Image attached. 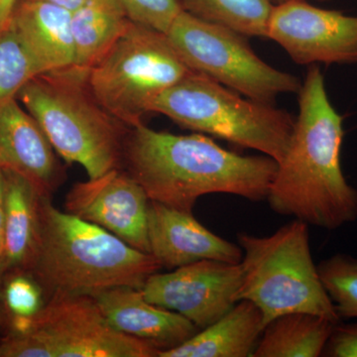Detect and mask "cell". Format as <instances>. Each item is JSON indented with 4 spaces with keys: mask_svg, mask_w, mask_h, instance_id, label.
Listing matches in <instances>:
<instances>
[{
    "mask_svg": "<svg viewBox=\"0 0 357 357\" xmlns=\"http://www.w3.org/2000/svg\"><path fill=\"white\" fill-rule=\"evenodd\" d=\"M243 279L238 300L253 303L265 326L283 314L307 312L340 321L312 259L309 225L295 220L269 236L237 234Z\"/></svg>",
    "mask_w": 357,
    "mask_h": 357,
    "instance_id": "obj_5",
    "label": "cell"
},
{
    "mask_svg": "<svg viewBox=\"0 0 357 357\" xmlns=\"http://www.w3.org/2000/svg\"><path fill=\"white\" fill-rule=\"evenodd\" d=\"M89 70L73 67L39 75L17 93L59 156L81 165L89 178L121 168L129 128L89 89Z\"/></svg>",
    "mask_w": 357,
    "mask_h": 357,
    "instance_id": "obj_4",
    "label": "cell"
},
{
    "mask_svg": "<svg viewBox=\"0 0 357 357\" xmlns=\"http://www.w3.org/2000/svg\"><path fill=\"white\" fill-rule=\"evenodd\" d=\"M318 269L340 319H357V258L338 253L323 260Z\"/></svg>",
    "mask_w": 357,
    "mask_h": 357,
    "instance_id": "obj_22",
    "label": "cell"
},
{
    "mask_svg": "<svg viewBox=\"0 0 357 357\" xmlns=\"http://www.w3.org/2000/svg\"><path fill=\"white\" fill-rule=\"evenodd\" d=\"M161 264L109 231L40 199L39 236L31 275L43 293L89 296L109 289H141Z\"/></svg>",
    "mask_w": 357,
    "mask_h": 357,
    "instance_id": "obj_3",
    "label": "cell"
},
{
    "mask_svg": "<svg viewBox=\"0 0 357 357\" xmlns=\"http://www.w3.org/2000/svg\"><path fill=\"white\" fill-rule=\"evenodd\" d=\"M243 279L241 263L202 260L170 273L157 272L140 290L148 302L177 312L202 330L238 302Z\"/></svg>",
    "mask_w": 357,
    "mask_h": 357,
    "instance_id": "obj_10",
    "label": "cell"
},
{
    "mask_svg": "<svg viewBox=\"0 0 357 357\" xmlns=\"http://www.w3.org/2000/svg\"><path fill=\"white\" fill-rule=\"evenodd\" d=\"M321 356L357 357V324L333 326Z\"/></svg>",
    "mask_w": 357,
    "mask_h": 357,
    "instance_id": "obj_26",
    "label": "cell"
},
{
    "mask_svg": "<svg viewBox=\"0 0 357 357\" xmlns=\"http://www.w3.org/2000/svg\"><path fill=\"white\" fill-rule=\"evenodd\" d=\"M185 65L256 102L273 105L282 93H299L297 77L268 65L245 37L183 10L166 33Z\"/></svg>",
    "mask_w": 357,
    "mask_h": 357,
    "instance_id": "obj_9",
    "label": "cell"
},
{
    "mask_svg": "<svg viewBox=\"0 0 357 357\" xmlns=\"http://www.w3.org/2000/svg\"><path fill=\"white\" fill-rule=\"evenodd\" d=\"M9 24L39 75L75 66L70 11L41 0H20Z\"/></svg>",
    "mask_w": 357,
    "mask_h": 357,
    "instance_id": "obj_16",
    "label": "cell"
},
{
    "mask_svg": "<svg viewBox=\"0 0 357 357\" xmlns=\"http://www.w3.org/2000/svg\"><path fill=\"white\" fill-rule=\"evenodd\" d=\"M261 312L238 301L225 316L158 357H251L264 330Z\"/></svg>",
    "mask_w": 357,
    "mask_h": 357,
    "instance_id": "obj_17",
    "label": "cell"
},
{
    "mask_svg": "<svg viewBox=\"0 0 357 357\" xmlns=\"http://www.w3.org/2000/svg\"><path fill=\"white\" fill-rule=\"evenodd\" d=\"M131 23L119 0H86L72 13L75 67L91 70L105 57Z\"/></svg>",
    "mask_w": 357,
    "mask_h": 357,
    "instance_id": "obj_19",
    "label": "cell"
},
{
    "mask_svg": "<svg viewBox=\"0 0 357 357\" xmlns=\"http://www.w3.org/2000/svg\"><path fill=\"white\" fill-rule=\"evenodd\" d=\"M183 10L244 37H267L270 0H181Z\"/></svg>",
    "mask_w": 357,
    "mask_h": 357,
    "instance_id": "obj_21",
    "label": "cell"
},
{
    "mask_svg": "<svg viewBox=\"0 0 357 357\" xmlns=\"http://www.w3.org/2000/svg\"><path fill=\"white\" fill-rule=\"evenodd\" d=\"M4 176L2 170H0V202L3 201Z\"/></svg>",
    "mask_w": 357,
    "mask_h": 357,
    "instance_id": "obj_30",
    "label": "cell"
},
{
    "mask_svg": "<svg viewBox=\"0 0 357 357\" xmlns=\"http://www.w3.org/2000/svg\"><path fill=\"white\" fill-rule=\"evenodd\" d=\"M149 253L168 269L202 260L241 263L243 249L204 227L189 211L150 201Z\"/></svg>",
    "mask_w": 357,
    "mask_h": 357,
    "instance_id": "obj_13",
    "label": "cell"
},
{
    "mask_svg": "<svg viewBox=\"0 0 357 357\" xmlns=\"http://www.w3.org/2000/svg\"><path fill=\"white\" fill-rule=\"evenodd\" d=\"M277 166L267 155L243 156L199 133L177 135L143 123L129 128L121 164L150 201L189 213L206 195L266 199Z\"/></svg>",
    "mask_w": 357,
    "mask_h": 357,
    "instance_id": "obj_2",
    "label": "cell"
},
{
    "mask_svg": "<svg viewBox=\"0 0 357 357\" xmlns=\"http://www.w3.org/2000/svg\"><path fill=\"white\" fill-rule=\"evenodd\" d=\"M36 76L38 70L10 24L0 28V102L17 96Z\"/></svg>",
    "mask_w": 357,
    "mask_h": 357,
    "instance_id": "obj_23",
    "label": "cell"
},
{
    "mask_svg": "<svg viewBox=\"0 0 357 357\" xmlns=\"http://www.w3.org/2000/svg\"><path fill=\"white\" fill-rule=\"evenodd\" d=\"M298 93L299 114L266 199L279 215L337 229L357 220V190L340 162L344 117L331 102L318 66L307 70Z\"/></svg>",
    "mask_w": 357,
    "mask_h": 357,
    "instance_id": "obj_1",
    "label": "cell"
},
{
    "mask_svg": "<svg viewBox=\"0 0 357 357\" xmlns=\"http://www.w3.org/2000/svg\"><path fill=\"white\" fill-rule=\"evenodd\" d=\"M7 271L6 263L1 261L0 260V283H1L2 278H3V275Z\"/></svg>",
    "mask_w": 357,
    "mask_h": 357,
    "instance_id": "obj_31",
    "label": "cell"
},
{
    "mask_svg": "<svg viewBox=\"0 0 357 357\" xmlns=\"http://www.w3.org/2000/svg\"><path fill=\"white\" fill-rule=\"evenodd\" d=\"M41 1L55 4V6L63 7V8L67 9V10L73 13V11L77 10L79 7L83 6L86 0H41Z\"/></svg>",
    "mask_w": 357,
    "mask_h": 357,
    "instance_id": "obj_28",
    "label": "cell"
},
{
    "mask_svg": "<svg viewBox=\"0 0 357 357\" xmlns=\"http://www.w3.org/2000/svg\"><path fill=\"white\" fill-rule=\"evenodd\" d=\"M3 191V261L7 271H27L39 236L40 196L20 174L2 171Z\"/></svg>",
    "mask_w": 357,
    "mask_h": 357,
    "instance_id": "obj_18",
    "label": "cell"
},
{
    "mask_svg": "<svg viewBox=\"0 0 357 357\" xmlns=\"http://www.w3.org/2000/svg\"><path fill=\"white\" fill-rule=\"evenodd\" d=\"M3 305L9 316L31 318L44 306L43 291L31 275L13 271L4 285Z\"/></svg>",
    "mask_w": 357,
    "mask_h": 357,
    "instance_id": "obj_24",
    "label": "cell"
},
{
    "mask_svg": "<svg viewBox=\"0 0 357 357\" xmlns=\"http://www.w3.org/2000/svg\"><path fill=\"white\" fill-rule=\"evenodd\" d=\"M1 330H2V328H0V332H1ZM2 337H1V335H0V342H1Z\"/></svg>",
    "mask_w": 357,
    "mask_h": 357,
    "instance_id": "obj_33",
    "label": "cell"
},
{
    "mask_svg": "<svg viewBox=\"0 0 357 357\" xmlns=\"http://www.w3.org/2000/svg\"><path fill=\"white\" fill-rule=\"evenodd\" d=\"M134 23L167 33L182 13L181 0H119Z\"/></svg>",
    "mask_w": 357,
    "mask_h": 357,
    "instance_id": "obj_25",
    "label": "cell"
},
{
    "mask_svg": "<svg viewBox=\"0 0 357 357\" xmlns=\"http://www.w3.org/2000/svg\"><path fill=\"white\" fill-rule=\"evenodd\" d=\"M8 323V312H7L3 303L0 301V328H3Z\"/></svg>",
    "mask_w": 357,
    "mask_h": 357,
    "instance_id": "obj_29",
    "label": "cell"
},
{
    "mask_svg": "<svg viewBox=\"0 0 357 357\" xmlns=\"http://www.w3.org/2000/svg\"><path fill=\"white\" fill-rule=\"evenodd\" d=\"M267 38L280 45L299 65L357 62V16L319 8L306 0L274 6Z\"/></svg>",
    "mask_w": 357,
    "mask_h": 357,
    "instance_id": "obj_11",
    "label": "cell"
},
{
    "mask_svg": "<svg viewBox=\"0 0 357 357\" xmlns=\"http://www.w3.org/2000/svg\"><path fill=\"white\" fill-rule=\"evenodd\" d=\"M149 204L143 188L128 173L117 168L73 185L66 197L65 211L149 253Z\"/></svg>",
    "mask_w": 357,
    "mask_h": 357,
    "instance_id": "obj_12",
    "label": "cell"
},
{
    "mask_svg": "<svg viewBox=\"0 0 357 357\" xmlns=\"http://www.w3.org/2000/svg\"><path fill=\"white\" fill-rule=\"evenodd\" d=\"M191 72L166 33L132 22L89 70L88 82L103 109L133 128L162 93Z\"/></svg>",
    "mask_w": 357,
    "mask_h": 357,
    "instance_id": "obj_7",
    "label": "cell"
},
{
    "mask_svg": "<svg viewBox=\"0 0 357 357\" xmlns=\"http://www.w3.org/2000/svg\"><path fill=\"white\" fill-rule=\"evenodd\" d=\"M337 324L307 314L291 312L265 326L252 357H319Z\"/></svg>",
    "mask_w": 357,
    "mask_h": 357,
    "instance_id": "obj_20",
    "label": "cell"
},
{
    "mask_svg": "<svg viewBox=\"0 0 357 357\" xmlns=\"http://www.w3.org/2000/svg\"><path fill=\"white\" fill-rule=\"evenodd\" d=\"M151 112L165 115L182 128L261 152L277 163L287 151L296 121L285 110L241 98L194 70L162 93Z\"/></svg>",
    "mask_w": 357,
    "mask_h": 357,
    "instance_id": "obj_6",
    "label": "cell"
},
{
    "mask_svg": "<svg viewBox=\"0 0 357 357\" xmlns=\"http://www.w3.org/2000/svg\"><path fill=\"white\" fill-rule=\"evenodd\" d=\"M18 1L20 0H0V28L8 25Z\"/></svg>",
    "mask_w": 357,
    "mask_h": 357,
    "instance_id": "obj_27",
    "label": "cell"
},
{
    "mask_svg": "<svg viewBox=\"0 0 357 357\" xmlns=\"http://www.w3.org/2000/svg\"><path fill=\"white\" fill-rule=\"evenodd\" d=\"M0 170L23 176L43 198L63 180L55 150L16 96L0 102Z\"/></svg>",
    "mask_w": 357,
    "mask_h": 357,
    "instance_id": "obj_14",
    "label": "cell"
},
{
    "mask_svg": "<svg viewBox=\"0 0 357 357\" xmlns=\"http://www.w3.org/2000/svg\"><path fill=\"white\" fill-rule=\"evenodd\" d=\"M153 344L117 332L89 296H55L27 330L7 333L0 357H158Z\"/></svg>",
    "mask_w": 357,
    "mask_h": 357,
    "instance_id": "obj_8",
    "label": "cell"
},
{
    "mask_svg": "<svg viewBox=\"0 0 357 357\" xmlns=\"http://www.w3.org/2000/svg\"><path fill=\"white\" fill-rule=\"evenodd\" d=\"M281 2L291 1V0H279ZM319 1H326V0H319Z\"/></svg>",
    "mask_w": 357,
    "mask_h": 357,
    "instance_id": "obj_32",
    "label": "cell"
},
{
    "mask_svg": "<svg viewBox=\"0 0 357 357\" xmlns=\"http://www.w3.org/2000/svg\"><path fill=\"white\" fill-rule=\"evenodd\" d=\"M93 298L114 330L149 342L160 351L182 344L199 331L177 312L148 302L140 289L122 286Z\"/></svg>",
    "mask_w": 357,
    "mask_h": 357,
    "instance_id": "obj_15",
    "label": "cell"
}]
</instances>
